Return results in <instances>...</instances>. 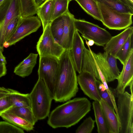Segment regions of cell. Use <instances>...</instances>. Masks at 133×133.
I'll return each mask as SVG.
<instances>
[{"instance_id":"obj_1","label":"cell","mask_w":133,"mask_h":133,"mask_svg":"<svg viewBox=\"0 0 133 133\" xmlns=\"http://www.w3.org/2000/svg\"><path fill=\"white\" fill-rule=\"evenodd\" d=\"M91 107L90 102L85 97L69 100L52 111L47 124L54 129L70 127L84 117L90 111Z\"/></svg>"},{"instance_id":"obj_2","label":"cell","mask_w":133,"mask_h":133,"mask_svg":"<svg viewBox=\"0 0 133 133\" xmlns=\"http://www.w3.org/2000/svg\"><path fill=\"white\" fill-rule=\"evenodd\" d=\"M59 60V75L53 100L64 102L75 96L78 91L77 76L70 50H65Z\"/></svg>"},{"instance_id":"obj_3","label":"cell","mask_w":133,"mask_h":133,"mask_svg":"<svg viewBox=\"0 0 133 133\" xmlns=\"http://www.w3.org/2000/svg\"><path fill=\"white\" fill-rule=\"evenodd\" d=\"M29 94L31 108L36 118L38 120L48 117L53 99L42 79L38 78Z\"/></svg>"},{"instance_id":"obj_4","label":"cell","mask_w":133,"mask_h":133,"mask_svg":"<svg viewBox=\"0 0 133 133\" xmlns=\"http://www.w3.org/2000/svg\"><path fill=\"white\" fill-rule=\"evenodd\" d=\"M59 66L57 58L50 56L39 57L38 78L43 81L53 100L58 79Z\"/></svg>"},{"instance_id":"obj_5","label":"cell","mask_w":133,"mask_h":133,"mask_svg":"<svg viewBox=\"0 0 133 133\" xmlns=\"http://www.w3.org/2000/svg\"><path fill=\"white\" fill-rule=\"evenodd\" d=\"M117 97L119 133H133V93L130 94L125 91L119 94Z\"/></svg>"},{"instance_id":"obj_6","label":"cell","mask_w":133,"mask_h":133,"mask_svg":"<svg viewBox=\"0 0 133 133\" xmlns=\"http://www.w3.org/2000/svg\"><path fill=\"white\" fill-rule=\"evenodd\" d=\"M97 2L102 18L101 22L108 29L121 30L132 24L133 14L118 11L103 4Z\"/></svg>"},{"instance_id":"obj_7","label":"cell","mask_w":133,"mask_h":133,"mask_svg":"<svg viewBox=\"0 0 133 133\" xmlns=\"http://www.w3.org/2000/svg\"><path fill=\"white\" fill-rule=\"evenodd\" d=\"M74 21L76 29L83 38L93 40L97 46H104L112 37L109 32L97 25L75 18Z\"/></svg>"},{"instance_id":"obj_8","label":"cell","mask_w":133,"mask_h":133,"mask_svg":"<svg viewBox=\"0 0 133 133\" xmlns=\"http://www.w3.org/2000/svg\"><path fill=\"white\" fill-rule=\"evenodd\" d=\"M93 56L98 68L104 76L107 82L117 79L120 72L117 65L115 57L104 52L103 53H95L86 44Z\"/></svg>"},{"instance_id":"obj_9","label":"cell","mask_w":133,"mask_h":133,"mask_svg":"<svg viewBox=\"0 0 133 133\" xmlns=\"http://www.w3.org/2000/svg\"><path fill=\"white\" fill-rule=\"evenodd\" d=\"M19 15L21 16L19 0H6L0 6V50L2 52L7 27L13 18Z\"/></svg>"},{"instance_id":"obj_10","label":"cell","mask_w":133,"mask_h":133,"mask_svg":"<svg viewBox=\"0 0 133 133\" xmlns=\"http://www.w3.org/2000/svg\"><path fill=\"white\" fill-rule=\"evenodd\" d=\"M39 57L50 56L59 59L65 50L53 37L51 31L50 23L43 30L36 45Z\"/></svg>"},{"instance_id":"obj_11","label":"cell","mask_w":133,"mask_h":133,"mask_svg":"<svg viewBox=\"0 0 133 133\" xmlns=\"http://www.w3.org/2000/svg\"><path fill=\"white\" fill-rule=\"evenodd\" d=\"M41 25V20L36 16H21L16 30L7 41L10 46L14 45L26 36L36 31Z\"/></svg>"},{"instance_id":"obj_12","label":"cell","mask_w":133,"mask_h":133,"mask_svg":"<svg viewBox=\"0 0 133 133\" xmlns=\"http://www.w3.org/2000/svg\"><path fill=\"white\" fill-rule=\"evenodd\" d=\"M117 79L118 84L115 89H110L116 97L125 92L126 88L133 81V49H132Z\"/></svg>"},{"instance_id":"obj_13","label":"cell","mask_w":133,"mask_h":133,"mask_svg":"<svg viewBox=\"0 0 133 133\" xmlns=\"http://www.w3.org/2000/svg\"><path fill=\"white\" fill-rule=\"evenodd\" d=\"M78 83L84 93L90 99L99 102L102 99L99 92L97 81L92 74L82 71L77 76Z\"/></svg>"},{"instance_id":"obj_14","label":"cell","mask_w":133,"mask_h":133,"mask_svg":"<svg viewBox=\"0 0 133 133\" xmlns=\"http://www.w3.org/2000/svg\"><path fill=\"white\" fill-rule=\"evenodd\" d=\"M64 28L62 36L59 43L65 50H71L74 34L76 30L74 21V16L69 11L63 15Z\"/></svg>"},{"instance_id":"obj_15","label":"cell","mask_w":133,"mask_h":133,"mask_svg":"<svg viewBox=\"0 0 133 133\" xmlns=\"http://www.w3.org/2000/svg\"><path fill=\"white\" fill-rule=\"evenodd\" d=\"M85 47L84 41L76 30L74 34L70 52L76 71L79 74L82 71Z\"/></svg>"},{"instance_id":"obj_16","label":"cell","mask_w":133,"mask_h":133,"mask_svg":"<svg viewBox=\"0 0 133 133\" xmlns=\"http://www.w3.org/2000/svg\"><path fill=\"white\" fill-rule=\"evenodd\" d=\"M133 33V27L129 26L119 34L112 36L104 46L105 52L115 57L119 49Z\"/></svg>"},{"instance_id":"obj_17","label":"cell","mask_w":133,"mask_h":133,"mask_svg":"<svg viewBox=\"0 0 133 133\" xmlns=\"http://www.w3.org/2000/svg\"><path fill=\"white\" fill-rule=\"evenodd\" d=\"M99 102L111 133H119V119L114 109L102 99Z\"/></svg>"},{"instance_id":"obj_18","label":"cell","mask_w":133,"mask_h":133,"mask_svg":"<svg viewBox=\"0 0 133 133\" xmlns=\"http://www.w3.org/2000/svg\"><path fill=\"white\" fill-rule=\"evenodd\" d=\"M38 54L31 53L15 68L14 72L22 77L29 75L37 63Z\"/></svg>"},{"instance_id":"obj_19","label":"cell","mask_w":133,"mask_h":133,"mask_svg":"<svg viewBox=\"0 0 133 133\" xmlns=\"http://www.w3.org/2000/svg\"><path fill=\"white\" fill-rule=\"evenodd\" d=\"M9 100L12 108L24 107L31 108L29 94L22 93L7 88Z\"/></svg>"},{"instance_id":"obj_20","label":"cell","mask_w":133,"mask_h":133,"mask_svg":"<svg viewBox=\"0 0 133 133\" xmlns=\"http://www.w3.org/2000/svg\"><path fill=\"white\" fill-rule=\"evenodd\" d=\"M92 106L98 133H111L99 102L94 101Z\"/></svg>"},{"instance_id":"obj_21","label":"cell","mask_w":133,"mask_h":133,"mask_svg":"<svg viewBox=\"0 0 133 133\" xmlns=\"http://www.w3.org/2000/svg\"><path fill=\"white\" fill-rule=\"evenodd\" d=\"M54 0H46L37 8L36 14L41 21L43 30L51 22Z\"/></svg>"},{"instance_id":"obj_22","label":"cell","mask_w":133,"mask_h":133,"mask_svg":"<svg viewBox=\"0 0 133 133\" xmlns=\"http://www.w3.org/2000/svg\"><path fill=\"white\" fill-rule=\"evenodd\" d=\"M98 70L90 51L85 47L82 71H86L89 72L93 75L97 79L101 81Z\"/></svg>"},{"instance_id":"obj_23","label":"cell","mask_w":133,"mask_h":133,"mask_svg":"<svg viewBox=\"0 0 133 133\" xmlns=\"http://www.w3.org/2000/svg\"><path fill=\"white\" fill-rule=\"evenodd\" d=\"M0 116L5 121L26 131H30L34 129V125L25 119L17 116L5 112L2 113Z\"/></svg>"},{"instance_id":"obj_24","label":"cell","mask_w":133,"mask_h":133,"mask_svg":"<svg viewBox=\"0 0 133 133\" xmlns=\"http://www.w3.org/2000/svg\"><path fill=\"white\" fill-rule=\"evenodd\" d=\"M87 14L101 21L102 18L97 3L95 0H74Z\"/></svg>"},{"instance_id":"obj_25","label":"cell","mask_w":133,"mask_h":133,"mask_svg":"<svg viewBox=\"0 0 133 133\" xmlns=\"http://www.w3.org/2000/svg\"><path fill=\"white\" fill-rule=\"evenodd\" d=\"M5 112L22 118L33 125L38 121L34 115L31 108L24 107H13Z\"/></svg>"},{"instance_id":"obj_26","label":"cell","mask_w":133,"mask_h":133,"mask_svg":"<svg viewBox=\"0 0 133 133\" xmlns=\"http://www.w3.org/2000/svg\"><path fill=\"white\" fill-rule=\"evenodd\" d=\"M64 28V21L62 16L56 18L50 23L51 34L58 43L63 35Z\"/></svg>"},{"instance_id":"obj_27","label":"cell","mask_w":133,"mask_h":133,"mask_svg":"<svg viewBox=\"0 0 133 133\" xmlns=\"http://www.w3.org/2000/svg\"><path fill=\"white\" fill-rule=\"evenodd\" d=\"M70 1V0H54L51 22L69 11L68 5Z\"/></svg>"},{"instance_id":"obj_28","label":"cell","mask_w":133,"mask_h":133,"mask_svg":"<svg viewBox=\"0 0 133 133\" xmlns=\"http://www.w3.org/2000/svg\"><path fill=\"white\" fill-rule=\"evenodd\" d=\"M95 0L118 11L133 14V11L119 0Z\"/></svg>"},{"instance_id":"obj_29","label":"cell","mask_w":133,"mask_h":133,"mask_svg":"<svg viewBox=\"0 0 133 133\" xmlns=\"http://www.w3.org/2000/svg\"><path fill=\"white\" fill-rule=\"evenodd\" d=\"M22 17L32 16L36 14L37 7L34 0H19Z\"/></svg>"},{"instance_id":"obj_30","label":"cell","mask_w":133,"mask_h":133,"mask_svg":"<svg viewBox=\"0 0 133 133\" xmlns=\"http://www.w3.org/2000/svg\"><path fill=\"white\" fill-rule=\"evenodd\" d=\"M132 35L129 37L126 41L117 51L115 56L116 59L120 61L123 65H124L133 48L131 47Z\"/></svg>"},{"instance_id":"obj_31","label":"cell","mask_w":133,"mask_h":133,"mask_svg":"<svg viewBox=\"0 0 133 133\" xmlns=\"http://www.w3.org/2000/svg\"><path fill=\"white\" fill-rule=\"evenodd\" d=\"M97 85L99 94L101 99L114 109L118 117L117 107L115 101L114 100L111 98L103 84L101 81L99 80H98L97 81Z\"/></svg>"},{"instance_id":"obj_32","label":"cell","mask_w":133,"mask_h":133,"mask_svg":"<svg viewBox=\"0 0 133 133\" xmlns=\"http://www.w3.org/2000/svg\"><path fill=\"white\" fill-rule=\"evenodd\" d=\"M12 108L8 94L7 88L0 87V116Z\"/></svg>"},{"instance_id":"obj_33","label":"cell","mask_w":133,"mask_h":133,"mask_svg":"<svg viewBox=\"0 0 133 133\" xmlns=\"http://www.w3.org/2000/svg\"><path fill=\"white\" fill-rule=\"evenodd\" d=\"M95 121L91 117L86 118L76 131V133H91L94 127Z\"/></svg>"},{"instance_id":"obj_34","label":"cell","mask_w":133,"mask_h":133,"mask_svg":"<svg viewBox=\"0 0 133 133\" xmlns=\"http://www.w3.org/2000/svg\"><path fill=\"white\" fill-rule=\"evenodd\" d=\"M24 133L22 129L6 121L0 122V133Z\"/></svg>"},{"instance_id":"obj_35","label":"cell","mask_w":133,"mask_h":133,"mask_svg":"<svg viewBox=\"0 0 133 133\" xmlns=\"http://www.w3.org/2000/svg\"><path fill=\"white\" fill-rule=\"evenodd\" d=\"M21 15L17 16L11 20L8 24L5 35V41H7L14 32L18 25Z\"/></svg>"},{"instance_id":"obj_36","label":"cell","mask_w":133,"mask_h":133,"mask_svg":"<svg viewBox=\"0 0 133 133\" xmlns=\"http://www.w3.org/2000/svg\"><path fill=\"white\" fill-rule=\"evenodd\" d=\"M6 64L0 63V78L6 74Z\"/></svg>"},{"instance_id":"obj_37","label":"cell","mask_w":133,"mask_h":133,"mask_svg":"<svg viewBox=\"0 0 133 133\" xmlns=\"http://www.w3.org/2000/svg\"><path fill=\"white\" fill-rule=\"evenodd\" d=\"M133 11V2L130 0H119Z\"/></svg>"},{"instance_id":"obj_38","label":"cell","mask_w":133,"mask_h":133,"mask_svg":"<svg viewBox=\"0 0 133 133\" xmlns=\"http://www.w3.org/2000/svg\"><path fill=\"white\" fill-rule=\"evenodd\" d=\"M2 52L0 50V63L4 64H6V62L5 58L3 56Z\"/></svg>"},{"instance_id":"obj_39","label":"cell","mask_w":133,"mask_h":133,"mask_svg":"<svg viewBox=\"0 0 133 133\" xmlns=\"http://www.w3.org/2000/svg\"><path fill=\"white\" fill-rule=\"evenodd\" d=\"M46 0H34L35 4L37 8L42 5Z\"/></svg>"},{"instance_id":"obj_40","label":"cell","mask_w":133,"mask_h":133,"mask_svg":"<svg viewBox=\"0 0 133 133\" xmlns=\"http://www.w3.org/2000/svg\"><path fill=\"white\" fill-rule=\"evenodd\" d=\"M86 44H88L90 46L93 45L94 44V41L92 40H89L88 41L85 39Z\"/></svg>"},{"instance_id":"obj_41","label":"cell","mask_w":133,"mask_h":133,"mask_svg":"<svg viewBox=\"0 0 133 133\" xmlns=\"http://www.w3.org/2000/svg\"><path fill=\"white\" fill-rule=\"evenodd\" d=\"M3 47L5 48H7L10 46V43L7 41H5L3 44Z\"/></svg>"},{"instance_id":"obj_42","label":"cell","mask_w":133,"mask_h":133,"mask_svg":"<svg viewBox=\"0 0 133 133\" xmlns=\"http://www.w3.org/2000/svg\"><path fill=\"white\" fill-rule=\"evenodd\" d=\"M6 0H0V6Z\"/></svg>"},{"instance_id":"obj_43","label":"cell","mask_w":133,"mask_h":133,"mask_svg":"<svg viewBox=\"0 0 133 133\" xmlns=\"http://www.w3.org/2000/svg\"><path fill=\"white\" fill-rule=\"evenodd\" d=\"M130 0L133 2V0Z\"/></svg>"},{"instance_id":"obj_44","label":"cell","mask_w":133,"mask_h":133,"mask_svg":"<svg viewBox=\"0 0 133 133\" xmlns=\"http://www.w3.org/2000/svg\"><path fill=\"white\" fill-rule=\"evenodd\" d=\"M72 0H70L71 1H72Z\"/></svg>"}]
</instances>
